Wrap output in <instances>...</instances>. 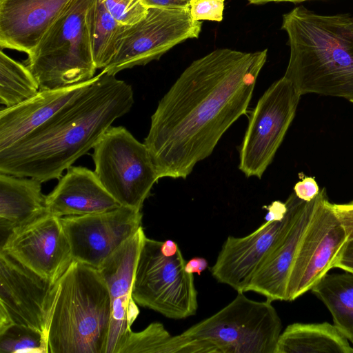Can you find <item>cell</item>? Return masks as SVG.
I'll return each instance as SVG.
<instances>
[{"mask_svg":"<svg viewBox=\"0 0 353 353\" xmlns=\"http://www.w3.org/2000/svg\"><path fill=\"white\" fill-rule=\"evenodd\" d=\"M268 49L213 50L193 61L159 101L144 143L159 178L185 179L245 114Z\"/></svg>","mask_w":353,"mask_h":353,"instance_id":"1","label":"cell"},{"mask_svg":"<svg viewBox=\"0 0 353 353\" xmlns=\"http://www.w3.org/2000/svg\"><path fill=\"white\" fill-rule=\"evenodd\" d=\"M133 103L132 86L101 71L50 119L0 150V173L41 183L59 179Z\"/></svg>","mask_w":353,"mask_h":353,"instance_id":"2","label":"cell"},{"mask_svg":"<svg viewBox=\"0 0 353 353\" xmlns=\"http://www.w3.org/2000/svg\"><path fill=\"white\" fill-rule=\"evenodd\" d=\"M290 58L283 77L301 96L315 94L353 103V17L319 14L298 6L283 15Z\"/></svg>","mask_w":353,"mask_h":353,"instance_id":"3","label":"cell"},{"mask_svg":"<svg viewBox=\"0 0 353 353\" xmlns=\"http://www.w3.org/2000/svg\"><path fill=\"white\" fill-rule=\"evenodd\" d=\"M111 315L108 289L98 270L73 261L55 283L48 353H105Z\"/></svg>","mask_w":353,"mask_h":353,"instance_id":"4","label":"cell"},{"mask_svg":"<svg viewBox=\"0 0 353 353\" xmlns=\"http://www.w3.org/2000/svg\"><path fill=\"white\" fill-rule=\"evenodd\" d=\"M92 0H75L28 55L26 65L39 90H55L94 78L88 10Z\"/></svg>","mask_w":353,"mask_h":353,"instance_id":"5","label":"cell"},{"mask_svg":"<svg viewBox=\"0 0 353 353\" xmlns=\"http://www.w3.org/2000/svg\"><path fill=\"white\" fill-rule=\"evenodd\" d=\"M178 245L145 236L139 256L132 298L140 306L175 320L195 315L198 292Z\"/></svg>","mask_w":353,"mask_h":353,"instance_id":"6","label":"cell"},{"mask_svg":"<svg viewBox=\"0 0 353 353\" xmlns=\"http://www.w3.org/2000/svg\"><path fill=\"white\" fill-rule=\"evenodd\" d=\"M281 330L271 301H254L239 292L221 310L181 334L203 343L210 353H275Z\"/></svg>","mask_w":353,"mask_h":353,"instance_id":"7","label":"cell"},{"mask_svg":"<svg viewBox=\"0 0 353 353\" xmlns=\"http://www.w3.org/2000/svg\"><path fill=\"white\" fill-rule=\"evenodd\" d=\"M94 172L123 206L141 210L160 179L149 150L123 126H111L93 148Z\"/></svg>","mask_w":353,"mask_h":353,"instance_id":"8","label":"cell"},{"mask_svg":"<svg viewBox=\"0 0 353 353\" xmlns=\"http://www.w3.org/2000/svg\"><path fill=\"white\" fill-rule=\"evenodd\" d=\"M301 97L293 83L283 77L259 99L239 150V169L247 177H262L294 120Z\"/></svg>","mask_w":353,"mask_h":353,"instance_id":"9","label":"cell"},{"mask_svg":"<svg viewBox=\"0 0 353 353\" xmlns=\"http://www.w3.org/2000/svg\"><path fill=\"white\" fill-rule=\"evenodd\" d=\"M202 22L193 20L189 8L150 7L137 23L127 26L117 51L103 72L116 74L159 59L175 46L196 39Z\"/></svg>","mask_w":353,"mask_h":353,"instance_id":"10","label":"cell"},{"mask_svg":"<svg viewBox=\"0 0 353 353\" xmlns=\"http://www.w3.org/2000/svg\"><path fill=\"white\" fill-rule=\"evenodd\" d=\"M347 241L345 230L323 187L318 208L301 240L290 273L286 301H294L311 290L334 268Z\"/></svg>","mask_w":353,"mask_h":353,"instance_id":"11","label":"cell"},{"mask_svg":"<svg viewBox=\"0 0 353 353\" xmlns=\"http://www.w3.org/2000/svg\"><path fill=\"white\" fill-rule=\"evenodd\" d=\"M301 201L293 192L285 202L286 211L282 218L265 219L258 229L245 236H228L210 268L212 276L237 292H245L255 274L290 227Z\"/></svg>","mask_w":353,"mask_h":353,"instance_id":"12","label":"cell"},{"mask_svg":"<svg viewBox=\"0 0 353 353\" xmlns=\"http://www.w3.org/2000/svg\"><path fill=\"white\" fill-rule=\"evenodd\" d=\"M55 283L0 251V332L17 325L48 341Z\"/></svg>","mask_w":353,"mask_h":353,"instance_id":"13","label":"cell"},{"mask_svg":"<svg viewBox=\"0 0 353 353\" xmlns=\"http://www.w3.org/2000/svg\"><path fill=\"white\" fill-rule=\"evenodd\" d=\"M73 261L97 268L141 226L142 213L126 206L61 217Z\"/></svg>","mask_w":353,"mask_h":353,"instance_id":"14","label":"cell"},{"mask_svg":"<svg viewBox=\"0 0 353 353\" xmlns=\"http://www.w3.org/2000/svg\"><path fill=\"white\" fill-rule=\"evenodd\" d=\"M0 251L52 283L73 261L60 217L48 212L11 232Z\"/></svg>","mask_w":353,"mask_h":353,"instance_id":"15","label":"cell"},{"mask_svg":"<svg viewBox=\"0 0 353 353\" xmlns=\"http://www.w3.org/2000/svg\"><path fill=\"white\" fill-rule=\"evenodd\" d=\"M145 236L141 226L97 268L108 287L112 307L105 353H115L139 313L132 298V288Z\"/></svg>","mask_w":353,"mask_h":353,"instance_id":"16","label":"cell"},{"mask_svg":"<svg viewBox=\"0 0 353 353\" xmlns=\"http://www.w3.org/2000/svg\"><path fill=\"white\" fill-rule=\"evenodd\" d=\"M75 0H0V46L29 55Z\"/></svg>","mask_w":353,"mask_h":353,"instance_id":"17","label":"cell"},{"mask_svg":"<svg viewBox=\"0 0 353 353\" xmlns=\"http://www.w3.org/2000/svg\"><path fill=\"white\" fill-rule=\"evenodd\" d=\"M321 199L319 194L311 201H301L290 227L266 258L249 283L252 291L272 301H286L290 273L301 240L310 224Z\"/></svg>","mask_w":353,"mask_h":353,"instance_id":"18","label":"cell"},{"mask_svg":"<svg viewBox=\"0 0 353 353\" xmlns=\"http://www.w3.org/2000/svg\"><path fill=\"white\" fill-rule=\"evenodd\" d=\"M46 197L47 212L58 217L96 214L121 205L99 181L94 171L70 166Z\"/></svg>","mask_w":353,"mask_h":353,"instance_id":"19","label":"cell"},{"mask_svg":"<svg viewBox=\"0 0 353 353\" xmlns=\"http://www.w3.org/2000/svg\"><path fill=\"white\" fill-rule=\"evenodd\" d=\"M94 78L68 87L39 90L31 99L0 111V150L17 142L41 125L86 89Z\"/></svg>","mask_w":353,"mask_h":353,"instance_id":"20","label":"cell"},{"mask_svg":"<svg viewBox=\"0 0 353 353\" xmlns=\"http://www.w3.org/2000/svg\"><path fill=\"white\" fill-rule=\"evenodd\" d=\"M41 184L32 178L0 173V228L6 237L47 213Z\"/></svg>","mask_w":353,"mask_h":353,"instance_id":"21","label":"cell"},{"mask_svg":"<svg viewBox=\"0 0 353 353\" xmlns=\"http://www.w3.org/2000/svg\"><path fill=\"white\" fill-rule=\"evenodd\" d=\"M275 353H353V347L334 324L294 323L280 334Z\"/></svg>","mask_w":353,"mask_h":353,"instance_id":"22","label":"cell"},{"mask_svg":"<svg viewBox=\"0 0 353 353\" xmlns=\"http://www.w3.org/2000/svg\"><path fill=\"white\" fill-rule=\"evenodd\" d=\"M311 290L330 311L334 325L353 343V273H327Z\"/></svg>","mask_w":353,"mask_h":353,"instance_id":"23","label":"cell"},{"mask_svg":"<svg viewBox=\"0 0 353 353\" xmlns=\"http://www.w3.org/2000/svg\"><path fill=\"white\" fill-rule=\"evenodd\" d=\"M115 353H209L200 341L182 334L172 336L159 322H153L143 330H132Z\"/></svg>","mask_w":353,"mask_h":353,"instance_id":"24","label":"cell"},{"mask_svg":"<svg viewBox=\"0 0 353 353\" xmlns=\"http://www.w3.org/2000/svg\"><path fill=\"white\" fill-rule=\"evenodd\" d=\"M88 18L93 59L97 69L103 70L116 54L127 26L118 22L101 0H92Z\"/></svg>","mask_w":353,"mask_h":353,"instance_id":"25","label":"cell"},{"mask_svg":"<svg viewBox=\"0 0 353 353\" xmlns=\"http://www.w3.org/2000/svg\"><path fill=\"white\" fill-rule=\"evenodd\" d=\"M39 84L26 65L0 52V103L6 108L17 105L34 97Z\"/></svg>","mask_w":353,"mask_h":353,"instance_id":"26","label":"cell"},{"mask_svg":"<svg viewBox=\"0 0 353 353\" xmlns=\"http://www.w3.org/2000/svg\"><path fill=\"white\" fill-rule=\"evenodd\" d=\"M0 353H48V341L34 330L12 325L0 332Z\"/></svg>","mask_w":353,"mask_h":353,"instance_id":"27","label":"cell"},{"mask_svg":"<svg viewBox=\"0 0 353 353\" xmlns=\"http://www.w3.org/2000/svg\"><path fill=\"white\" fill-rule=\"evenodd\" d=\"M106 10L120 23L134 24L147 14L148 7L143 0H101Z\"/></svg>","mask_w":353,"mask_h":353,"instance_id":"28","label":"cell"},{"mask_svg":"<svg viewBox=\"0 0 353 353\" xmlns=\"http://www.w3.org/2000/svg\"><path fill=\"white\" fill-rule=\"evenodd\" d=\"M225 0H191L189 11L193 20L220 22L223 19Z\"/></svg>","mask_w":353,"mask_h":353,"instance_id":"29","label":"cell"},{"mask_svg":"<svg viewBox=\"0 0 353 353\" xmlns=\"http://www.w3.org/2000/svg\"><path fill=\"white\" fill-rule=\"evenodd\" d=\"M334 210L341 222L347 241L353 239V201L346 203H333Z\"/></svg>","mask_w":353,"mask_h":353,"instance_id":"30","label":"cell"},{"mask_svg":"<svg viewBox=\"0 0 353 353\" xmlns=\"http://www.w3.org/2000/svg\"><path fill=\"white\" fill-rule=\"evenodd\" d=\"M320 188L316 180L311 176L304 177L294 187L295 194L301 200L310 201L319 192Z\"/></svg>","mask_w":353,"mask_h":353,"instance_id":"31","label":"cell"},{"mask_svg":"<svg viewBox=\"0 0 353 353\" xmlns=\"http://www.w3.org/2000/svg\"><path fill=\"white\" fill-rule=\"evenodd\" d=\"M353 273V239L347 241L341 249L334 268Z\"/></svg>","mask_w":353,"mask_h":353,"instance_id":"32","label":"cell"},{"mask_svg":"<svg viewBox=\"0 0 353 353\" xmlns=\"http://www.w3.org/2000/svg\"><path fill=\"white\" fill-rule=\"evenodd\" d=\"M191 0H143L148 7L163 8L186 9L189 8Z\"/></svg>","mask_w":353,"mask_h":353,"instance_id":"33","label":"cell"},{"mask_svg":"<svg viewBox=\"0 0 353 353\" xmlns=\"http://www.w3.org/2000/svg\"><path fill=\"white\" fill-rule=\"evenodd\" d=\"M208 261L203 257H194L186 262L185 270L188 273H197L199 275L201 274L208 267Z\"/></svg>","mask_w":353,"mask_h":353,"instance_id":"34","label":"cell"},{"mask_svg":"<svg viewBox=\"0 0 353 353\" xmlns=\"http://www.w3.org/2000/svg\"><path fill=\"white\" fill-rule=\"evenodd\" d=\"M250 3L254 4V5H263L268 3L274 2V3H279V2H291L294 3H301L303 1H312V0H247Z\"/></svg>","mask_w":353,"mask_h":353,"instance_id":"35","label":"cell"},{"mask_svg":"<svg viewBox=\"0 0 353 353\" xmlns=\"http://www.w3.org/2000/svg\"><path fill=\"white\" fill-rule=\"evenodd\" d=\"M352 345H353V343H352ZM353 347V346H352Z\"/></svg>","mask_w":353,"mask_h":353,"instance_id":"36","label":"cell"}]
</instances>
